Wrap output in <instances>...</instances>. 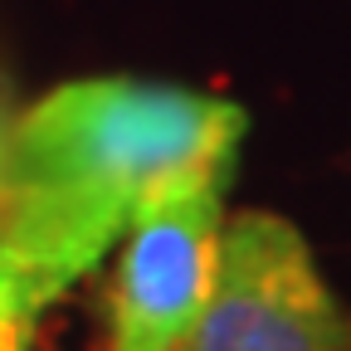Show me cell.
<instances>
[{
	"mask_svg": "<svg viewBox=\"0 0 351 351\" xmlns=\"http://www.w3.org/2000/svg\"><path fill=\"white\" fill-rule=\"evenodd\" d=\"M186 351H351V317L293 219L244 210L219 230L215 283Z\"/></svg>",
	"mask_w": 351,
	"mask_h": 351,
	"instance_id": "7a4b0ae2",
	"label": "cell"
},
{
	"mask_svg": "<svg viewBox=\"0 0 351 351\" xmlns=\"http://www.w3.org/2000/svg\"><path fill=\"white\" fill-rule=\"evenodd\" d=\"M219 230L225 191L166 200L127 230L112 278L108 351H186L215 283Z\"/></svg>",
	"mask_w": 351,
	"mask_h": 351,
	"instance_id": "3957f363",
	"label": "cell"
},
{
	"mask_svg": "<svg viewBox=\"0 0 351 351\" xmlns=\"http://www.w3.org/2000/svg\"><path fill=\"white\" fill-rule=\"evenodd\" d=\"M249 112L152 78H73L15 117L0 166V307L39 322L166 200L230 191Z\"/></svg>",
	"mask_w": 351,
	"mask_h": 351,
	"instance_id": "6da1fadb",
	"label": "cell"
},
{
	"mask_svg": "<svg viewBox=\"0 0 351 351\" xmlns=\"http://www.w3.org/2000/svg\"><path fill=\"white\" fill-rule=\"evenodd\" d=\"M29 341H34V322L0 307V351H29Z\"/></svg>",
	"mask_w": 351,
	"mask_h": 351,
	"instance_id": "277c9868",
	"label": "cell"
},
{
	"mask_svg": "<svg viewBox=\"0 0 351 351\" xmlns=\"http://www.w3.org/2000/svg\"><path fill=\"white\" fill-rule=\"evenodd\" d=\"M10 127H15V117H10V88H5V78H0V166H5V142H10Z\"/></svg>",
	"mask_w": 351,
	"mask_h": 351,
	"instance_id": "5b68a950",
	"label": "cell"
}]
</instances>
